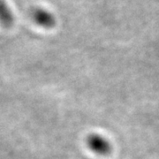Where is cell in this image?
Listing matches in <instances>:
<instances>
[{
	"label": "cell",
	"mask_w": 159,
	"mask_h": 159,
	"mask_svg": "<svg viewBox=\"0 0 159 159\" xmlns=\"http://www.w3.org/2000/svg\"><path fill=\"white\" fill-rule=\"evenodd\" d=\"M32 18L39 26L45 28V29H51L55 26L56 20L54 16L50 11L43 8H36L32 12Z\"/></svg>",
	"instance_id": "obj_1"
},
{
	"label": "cell",
	"mask_w": 159,
	"mask_h": 159,
	"mask_svg": "<svg viewBox=\"0 0 159 159\" xmlns=\"http://www.w3.org/2000/svg\"><path fill=\"white\" fill-rule=\"evenodd\" d=\"M88 144L89 148L96 153L106 155L111 151V145L108 141L97 134L89 136L88 139Z\"/></svg>",
	"instance_id": "obj_2"
},
{
	"label": "cell",
	"mask_w": 159,
	"mask_h": 159,
	"mask_svg": "<svg viewBox=\"0 0 159 159\" xmlns=\"http://www.w3.org/2000/svg\"><path fill=\"white\" fill-rule=\"evenodd\" d=\"M0 11H1V20L2 22L5 24H11L12 21V16L8 6H6V4L4 2V0L1 1V7H0Z\"/></svg>",
	"instance_id": "obj_3"
}]
</instances>
